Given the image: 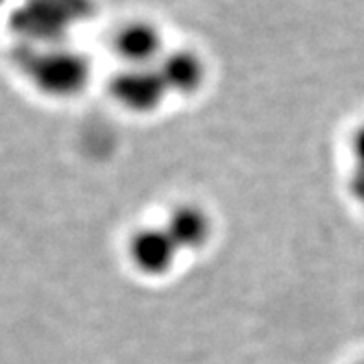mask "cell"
I'll list each match as a JSON object with an SVG mask.
<instances>
[{
  "instance_id": "cell-1",
  "label": "cell",
  "mask_w": 364,
  "mask_h": 364,
  "mask_svg": "<svg viewBox=\"0 0 364 364\" xmlns=\"http://www.w3.org/2000/svg\"><path fill=\"white\" fill-rule=\"evenodd\" d=\"M91 8V0H26L21 15L26 26L50 32L85 17Z\"/></svg>"
},
{
  "instance_id": "cell-2",
  "label": "cell",
  "mask_w": 364,
  "mask_h": 364,
  "mask_svg": "<svg viewBox=\"0 0 364 364\" xmlns=\"http://www.w3.org/2000/svg\"><path fill=\"white\" fill-rule=\"evenodd\" d=\"M161 39L152 24L137 21L126 24L117 36V50L132 63H144L152 60L159 50Z\"/></svg>"
},
{
  "instance_id": "cell-3",
  "label": "cell",
  "mask_w": 364,
  "mask_h": 364,
  "mask_svg": "<svg viewBox=\"0 0 364 364\" xmlns=\"http://www.w3.org/2000/svg\"><path fill=\"white\" fill-rule=\"evenodd\" d=\"M200 61L191 52H176L166 60L163 74L168 82L176 83L178 87H193L200 80Z\"/></svg>"
},
{
  "instance_id": "cell-4",
  "label": "cell",
  "mask_w": 364,
  "mask_h": 364,
  "mask_svg": "<svg viewBox=\"0 0 364 364\" xmlns=\"http://www.w3.org/2000/svg\"><path fill=\"white\" fill-rule=\"evenodd\" d=\"M159 87L161 82L144 73H132L119 82V92L122 97H128L132 104H137V100L148 104V97H157Z\"/></svg>"
},
{
  "instance_id": "cell-5",
  "label": "cell",
  "mask_w": 364,
  "mask_h": 364,
  "mask_svg": "<svg viewBox=\"0 0 364 364\" xmlns=\"http://www.w3.org/2000/svg\"><path fill=\"white\" fill-rule=\"evenodd\" d=\"M168 250L171 246L163 245L161 237L157 235H143V239L137 240L135 245V254H137V259L146 268H159L165 267L166 261H168Z\"/></svg>"
},
{
  "instance_id": "cell-6",
  "label": "cell",
  "mask_w": 364,
  "mask_h": 364,
  "mask_svg": "<svg viewBox=\"0 0 364 364\" xmlns=\"http://www.w3.org/2000/svg\"><path fill=\"white\" fill-rule=\"evenodd\" d=\"M176 239L185 242H196L203 237V220L200 215L194 213H180L174 220Z\"/></svg>"
},
{
  "instance_id": "cell-7",
  "label": "cell",
  "mask_w": 364,
  "mask_h": 364,
  "mask_svg": "<svg viewBox=\"0 0 364 364\" xmlns=\"http://www.w3.org/2000/svg\"><path fill=\"white\" fill-rule=\"evenodd\" d=\"M353 154L357 157V168L364 171V124L353 135Z\"/></svg>"
},
{
  "instance_id": "cell-8",
  "label": "cell",
  "mask_w": 364,
  "mask_h": 364,
  "mask_svg": "<svg viewBox=\"0 0 364 364\" xmlns=\"http://www.w3.org/2000/svg\"><path fill=\"white\" fill-rule=\"evenodd\" d=\"M353 194L357 196L359 202L364 203V171L357 168L355 178H353Z\"/></svg>"
},
{
  "instance_id": "cell-9",
  "label": "cell",
  "mask_w": 364,
  "mask_h": 364,
  "mask_svg": "<svg viewBox=\"0 0 364 364\" xmlns=\"http://www.w3.org/2000/svg\"><path fill=\"white\" fill-rule=\"evenodd\" d=\"M4 2H6V0H0V6H2V4H4Z\"/></svg>"
},
{
  "instance_id": "cell-10",
  "label": "cell",
  "mask_w": 364,
  "mask_h": 364,
  "mask_svg": "<svg viewBox=\"0 0 364 364\" xmlns=\"http://www.w3.org/2000/svg\"><path fill=\"white\" fill-rule=\"evenodd\" d=\"M359 364H364V360H360V363Z\"/></svg>"
}]
</instances>
